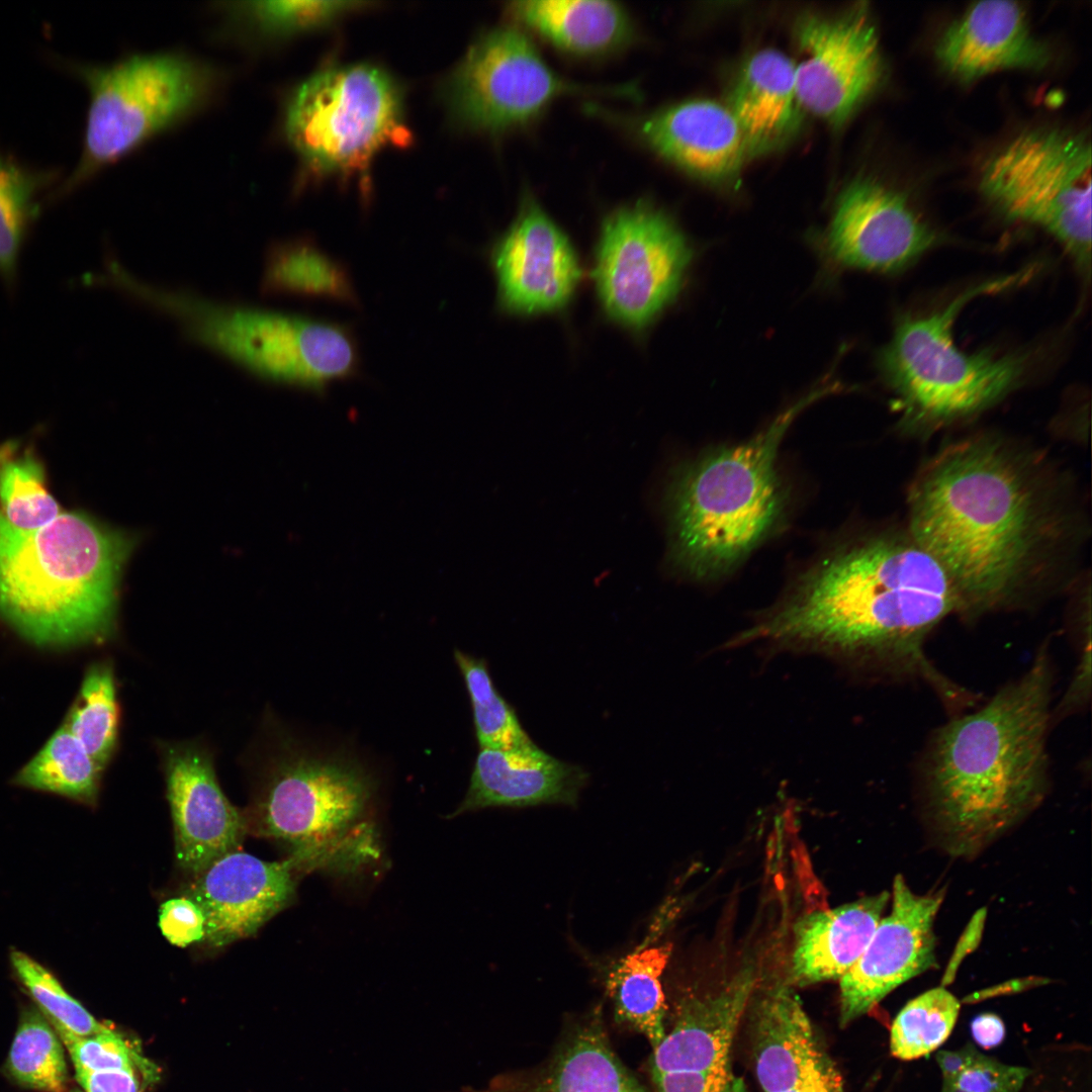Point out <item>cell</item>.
Masks as SVG:
<instances>
[{
    "label": "cell",
    "mask_w": 1092,
    "mask_h": 1092,
    "mask_svg": "<svg viewBox=\"0 0 1092 1092\" xmlns=\"http://www.w3.org/2000/svg\"><path fill=\"white\" fill-rule=\"evenodd\" d=\"M1043 457L1002 438L946 446L908 494V532L947 575L957 613L1018 607L1042 590L1079 524Z\"/></svg>",
    "instance_id": "1"
},
{
    "label": "cell",
    "mask_w": 1092,
    "mask_h": 1092,
    "mask_svg": "<svg viewBox=\"0 0 1092 1092\" xmlns=\"http://www.w3.org/2000/svg\"><path fill=\"white\" fill-rule=\"evenodd\" d=\"M953 587L937 561L906 533H885L837 550L809 569L741 642L815 647L925 675L947 692L924 643L957 613Z\"/></svg>",
    "instance_id": "2"
},
{
    "label": "cell",
    "mask_w": 1092,
    "mask_h": 1092,
    "mask_svg": "<svg viewBox=\"0 0 1092 1092\" xmlns=\"http://www.w3.org/2000/svg\"><path fill=\"white\" fill-rule=\"evenodd\" d=\"M1052 687V663L1042 647L1018 678L932 736L922 784L950 854H976L1043 800Z\"/></svg>",
    "instance_id": "3"
},
{
    "label": "cell",
    "mask_w": 1092,
    "mask_h": 1092,
    "mask_svg": "<svg viewBox=\"0 0 1092 1092\" xmlns=\"http://www.w3.org/2000/svg\"><path fill=\"white\" fill-rule=\"evenodd\" d=\"M130 544L82 514L22 529L0 510V615L38 644L103 638Z\"/></svg>",
    "instance_id": "4"
},
{
    "label": "cell",
    "mask_w": 1092,
    "mask_h": 1092,
    "mask_svg": "<svg viewBox=\"0 0 1092 1092\" xmlns=\"http://www.w3.org/2000/svg\"><path fill=\"white\" fill-rule=\"evenodd\" d=\"M826 380L749 440L717 448L678 468L666 492L671 559L696 578L723 574L777 527L786 492L777 468L780 444L811 403L839 390Z\"/></svg>",
    "instance_id": "5"
},
{
    "label": "cell",
    "mask_w": 1092,
    "mask_h": 1092,
    "mask_svg": "<svg viewBox=\"0 0 1092 1092\" xmlns=\"http://www.w3.org/2000/svg\"><path fill=\"white\" fill-rule=\"evenodd\" d=\"M67 67L85 85L89 104L81 157L60 185L61 195L201 111L223 79L216 67L178 52L134 54L106 65L71 62Z\"/></svg>",
    "instance_id": "6"
},
{
    "label": "cell",
    "mask_w": 1092,
    "mask_h": 1092,
    "mask_svg": "<svg viewBox=\"0 0 1092 1092\" xmlns=\"http://www.w3.org/2000/svg\"><path fill=\"white\" fill-rule=\"evenodd\" d=\"M1023 276L981 283L938 310L899 321L879 365L908 422L934 426L964 419L995 404L1018 385L1026 368L1024 356L986 350L966 353L956 345L953 325L970 300L1002 290Z\"/></svg>",
    "instance_id": "7"
},
{
    "label": "cell",
    "mask_w": 1092,
    "mask_h": 1092,
    "mask_svg": "<svg viewBox=\"0 0 1092 1092\" xmlns=\"http://www.w3.org/2000/svg\"><path fill=\"white\" fill-rule=\"evenodd\" d=\"M372 782L355 761L294 753L275 764L255 808V831L290 848L296 870L351 868L377 853L365 812Z\"/></svg>",
    "instance_id": "8"
},
{
    "label": "cell",
    "mask_w": 1092,
    "mask_h": 1092,
    "mask_svg": "<svg viewBox=\"0 0 1092 1092\" xmlns=\"http://www.w3.org/2000/svg\"><path fill=\"white\" fill-rule=\"evenodd\" d=\"M979 189L1003 215L1041 228L1090 269L1091 145L1083 133H1019L982 165Z\"/></svg>",
    "instance_id": "9"
},
{
    "label": "cell",
    "mask_w": 1092,
    "mask_h": 1092,
    "mask_svg": "<svg viewBox=\"0 0 1092 1092\" xmlns=\"http://www.w3.org/2000/svg\"><path fill=\"white\" fill-rule=\"evenodd\" d=\"M283 126L300 159L322 171L356 168L403 138L396 87L365 65L330 69L301 83L288 99Z\"/></svg>",
    "instance_id": "10"
},
{
    "label": "cell",
    "mask_w": 1092,
    "mask_h": 1092,
    "mask_svg": "<svg viewBox=\"0 0 1092 1092\" xmlns=\"http://www.w3.org/2000/svg\"><path fill=\"white\" fill-rule=\"evenodd\" d=\"M568 94L637 96L632 86H588L565 79L522 29L510 25L490 30L471 47L452 85L460 117L491 131L527 124Z\"/></svg>",
    "instance_id": "11"
},
{
    "label": "cell",
    "mask_w": 1092,
    "mask_h": 1092,
    "mask_svg": "<svg viewBox=\"0 0 1092 1092\" xmlns=\"http://www.w3.org/2000/svg\"><path fill=\"white\" fill-rule=\"evenodd\" d=\"M692 249L673 220L638 201L604 221L595 279L606 310L635 328L649 323L680 290Z\"/></svg>",
    "instance_id": "12"
},
{
    "label": "cell",
    "mask_w": 1092,
    "mask_h": 1092,
    "mask_svg": "<svg viewBox=\"0 0 1092 1092\" xmlns=\"http://www.w3.org/2000/svg\"><path fill=\"white\" fill-rule=\"evenodd\" d=\"M802 108L838 125L879 86L884 75L876 27L866 6L837 16L807 14L795 28Z\"/></svg>",
    "instance_id": "13"
},
{
    "label": "cell",
    "mask_w": 1092,
    "mask_h": 1092,
    "mask_svg": "<svg viewBox=\"0 0 1092 1092\" xmlns=\"http://www.w3.org/2000/svg\"><path fill=\"white\" fill-rule=\"evenodd\" d=\"M936 241L902 193L858 178L840 193L823 247L836 266L889 273L913 263Z\"/></svg>",
    "instance_id": "14"
},
{
    "label": "cell",
    "mask_w": 1092,
    "mask_h": 1092,
    "mask_svg": "<svg viewBox=\"0 0 1092 1092\" xmlns=\"http://www.w3.org/2000/svg\"><path fill=\"white\" fill-rule=\"evenodd\" d=\"M943 892L917 895L901 875L893 883L891 913L840 978V1022L869 1012L895 988L935 965L933 923Z\"/></svg>",
    "instance_id": "15"
},
{
    "label": "cell",
    "mask_w": 1092,
    "mask_h": 1092,
    "mask_svg": "<svg viewBox=\"0 0 1092 1092\" xmlns=\"http://www.w3.org/2000/svg\"><path fill=\"white\" fill-rule=\"evenodd\" d=\"M503 307L532 313L562 307L580 277L566 236L531 196L491 252Z\"/></svg>",
    "instance_id": "16"
},
{
    "label": "cell",
    "mask_w": 1092,
    "mask_h": 1092,
    "mask_svg": "<svg viewBox=\"0 0 1092 1092\" xmlns=\"http://www.w3.org/2000/svg\"><path fill=\"white\" fill-rule=\"evenodd\" d=\"M164 767L176 859L180 868L196 877L219 857L238 849L247 831V820L224 796L212 761L201 748L167 745Z\"/></svg>",
    "instance_id": "17"
},
{
    "label": "cell",
    "mask_w": 1092,
    "mask_h": 1092,
    "mask_svg": "<svg viewBox=\"0 0 1092 1092\" xmlns=\"http://www.w3.org/2000/svg\"><path fill=\"white\" fill-rule=\"evenodd\" d=\"M294 870L290 858L266 861L238 849L212 862L184 895L204 914V940L221 947L255 934L292 900Z\"/></svg>",
    "instance_id": "18"
},
{
    "label": "cell",
    "mask_w": 1092,
    "mask_h": 1092,
    "mask_svg": "<svg viewBox=\"0 0 1092 1092\" xmlns=\"http://www.w3.org/2000/svg\"><path fill=\"white\" fill-rule=\"evenodd\" d=\"M757 985L754 966H743L719 987L687 991L675 1002L671 1026L653 1048L651 1074L730 1068V1050Z\"/></svg>",
    "instance_id": "19"
},
{
    "label": "cell",
    "mask_w": 1092,
    "mask_h": 1092,
    "mask_svg": "<svg viewBox=\"0 0 1092 1092\" xmlns=\"http://www.w3.org/2000/svg\"><path fill=\"white\" fill-rule=\"evenodd\" d=\"M940 67L962 82L1002 70H1042L1050 46L1031 31L1026 10L1014 1L972 4L940 34L934 49Z\"/></svg>",
    "instance_id": "20"
},
{
    "label": "cell",
    "mask_w": 1092,
    "mask_h": 1092,
    "mask_svg": "<svg viewBox=\"0 0 1092 1092\" xmlns=\"http://www.w3.org/2000/svg\"><path fill=\"white\" fill-rule=\"evenodd\" d=\"M629 124L657 155L707 180L735 175L748 150L729 107L708 99L673 104L630 118Z\"/></svg>",
    "instance_id": "21"
},
{
    "label": "cell",
    "mask_w": 1092,
    "mask_h": 1092,
    "mask_svg": "<svg viewBox=\"0 0 1092 1092\" xmlns=\"http://www.w3.org/2000/svg\"><path fill=\"white\" fill-rule=\"evenodd\" d=\"M755 1074L763 1092H786L840 1078L790 984H775L755 1001Z\"/></svg>",
    "instance_id": "22"
},
{
    "label": "cell",
    "mask_w": 1092,
    "mask_h": 1092,
    "mask_svg": "<svg viewBox=\"0 0 1092 1092\" xmlns=\"http://www.w3.org/2000/svg\"><path fill=\"white\" fill-rule=\"evenodd\" d=\"M580 765L547 753L536 743L515 749H480L466 796L454 816L490 807H575L587 785Z\"/></svg>",
    "instance_id": "23"
},
{
    "label": "cell",
    "mask_w": 1092,
    "mask_h": 1092,
    "mask_svg": "<svg viewBox=\"0 0 1092 1092\" xmlns=\"http://www.w3.org/2000/svg\"><path fill=\"white\" fill-rule=\"evenodd\" d=\"M889 898L884 891L802 916L794 927L790 985L840 979L862 954Z\"/></svg>",
    "instance_id": "24"
},
{
    "label": "cell",
    "mask_w": 1092,
    "mask_h": 1092,
    "mask_svg": "<svg viewBox=\"0 0 1092 1092\" xmlns=\"http://www.w3.org/2000/svg\"><path fill=\"white\" fill-rule=\"evenodd\" d=\"M647 1092L615 1054L600 1008L568 1033L552 1058L524 1079L494 1080L490 1092Z\"/></svg>",
    "instance_id": "25"
},
{
    "label": "cell",
    "mask_w": 1092,
    "mask_h": 1092,
    "mask_svg": "<svg viewBox=\"0 0 1092 1092\" xmlns=\"http://www.w3.org/2000/svg\"><path fill=\"white\" fill-rule=\"evenodd\" d=\"M728 107L748 149L760 151L785 142L802 120L795 62L771 49L755 53L742 66Z\"/></svg>",
    "instance_id": "26"
},
{
    "label": "cell",
    "mask_w": 1092,
    "mask_h": 1092,
    "mask_svg": "<svg viewBox=\"0 0 1092 1092\" xmlns=\"http://www.w3.org/2000/svg\"><path fill=\"white\" fill-rule=\"evenodd\" d=\"M510 15L561 51L596 56L623 47L633 35L626 10L608 0H518Z\"/></svg>",
    "instance_id": "27"
},
{
    "label": "cell",
    "mask_w": 1092,
    "mask_h": 1092,
    "mask_svg": "<svg viewBox=\"0 0 1092 1092\" xmlns=\"http://www.w3.org/2000/svg\"><path fill=\"white\" fill-rule=\"evenodd\" d=\"M670 952L669 943L641 946L623 958L606 982L616 1017L644 1035L652 1049L666 1030L667 1005L661 976Z\"/></svg>",
    "instance_id": "28"
},
{
    "label": "cell",
    "mask_w": 1092,
    "mask_h": 1092,
    "mask_svg": "<svg viewBox=\"0 0 1092 1092\" xmlns=\"http://www.w3.org/2000/svg\"><path fill=\"white\" fill-rule=\"evenodd\" d=\"M261 291L325 298L352 306L359 303L347 268L307 240L277 243L269 249Z\"/></svg>",
    "instance_id": "29"
},
{
    "label": "cell",
    "mask_w": 1092,
    "mask_h": 1092,
    "mask_svg": "<svg viewBox=\"0 0 1092 1092\" xmlns=\"http://www.w3.org/2000/svg\"><path fill=\"white\" fill-rule=\"evenodd\" d=\"M101 770L81 742L64 726L18 772L16 783L91 803L96 799Z\"/></svg>",
    "instance_id": "30"
},
{
    "label": "cell",
    "mask_w": 1092,
    "mask_h": 1092,
    "mask_svg": "<svg viewBox=\"0 0 1092 1092\" xmlns=\"http://www.w3.org/2000/svg\"><path fill=\"white\" fill-rule=\"evenodd\" d=\"M55 171L30 168L0 152V274L11 276L27 228L38 212V195Z\"/></svg>",
    "instance_id": "31"
},
{
    "label": "cell",
    "mask_w": 1092,
    "mask_h": 1092,
    "mask_svg": "<svg viewBox=\"0 0 1092 1092\" xmlns=\"http://www.w3.org/2000/svg\"><path fill=\"white\" fill-rule=\"evenodd\" d=\"M454 658L470 698L479 748L509 750L535 743L496 690L486 661L461 650L454 651Z\"/></svg>",
    "instance_id": "32"
},
{
    "label": "cell",
    "mask_w": 1092,
    "mask_h": 1092,
    "mask_svg": "<svg viewBox=\"0 0 1092 1092\" xmlns=\"http://www.w3.org/2000/svg\"><path fill=\"white\" fill-rule=\"evenodd\" d=\"M7 1067L21 1085L63 1092L68 1080L64 1050L55 1029L34 1008L22 1012L11 1044Z\"/></svg>",
    "instance_id": "33"
},
{
    "label": "cell",
    "mask_w": 1092,
    "mask_h": 1092,
    "mask_svg": "<svg viewBox=\"0 0 1092 1092\" xmlns=\"http://www.w3.org/2000/svg\"><path fill=\"white\" fill-rule=\"evenodd\" d=\"M65 726L103 769L114 750L118 728V706L110 665L96 664L88 670Z\"/></svg>",
    "instance_id": "34"
},
{
    "label": "cell",
    "mask_w": 1092,
    "mask_h": 1092,
    "mask_svg": "<svg viewBox=\"0 0 1092 1092\" xmlns=\"http://www.w3.org/2000/svg\"><path fill=\"white\" fill-rule=\"evenodd\" d=\"M959 1012V1000L944 987L933 988L915 997L892 1023V1055L910 1061L934 1052L951 1033Z\"/></svg>",
    "instance_id": "35"
},
{
    "label": "cell",
    "mask_w": 1092,
    "mask_h": 1092,
    "mask_svg": "<svg viewBox=\"0 0 1092 1092\" xmlns=\"http://www.w3.org/2000/svg\"><path fill=\"white\" fill-rule=\"evenodd\" d=\"M355 4L346 1H238L223 3L220 10L234 28L259 41L316 25Z\"/></svg>",
    "instance_id": "36"
},
{
    "label": "cell",
    "mask_w": 1092,
    "mask_h": 1092,
    "mask_svg": "<svg viewBox=\"0 0 1092 1092\" xmlns=\"http://www.w3.org/2000/svg\"><path fill=\"white\" fill-rule=\"evenodd\" d=\"M0 510L11 524L22 529L43 527L61 514L46 488L40 465L30 455L1 463Z\"/></svg>",
    "instance_id": "37"
},
{
    "label": "cell",
    "mask_w": 1092,
    "mask_h": 1092,
    "mask_svg": "<svg viewBox=\"0 0 1092 1092\" xmlns=\"http://www.w3.org/2000/svg\"><path fill=\"white\" fill-rule=\"evenodd\" d=\"M10 960L16 976L48 1019L80 1036L96 1034L108 1027L97 1021L37 961L19 950L12 951Z\"/></svg>",
    "instance_id": "38"
},
{
    "label": "cell",
    "mask_w": 1092,
    "mask_h": 1092,
    "mask_svg": "<svg viewBox=\"0 0 1092 1092\" xmlns=\"http://www.w3.org/2000/svg\"><path fill=\"white\" fill-rule=\"evenodd\" d=\"M48 1020L67 1048L76 1071L135 1070L157 1076L155 1066L111 1028L80 1036L60 1023Z\"/></svg>",
    "instance_id": "39"
},
{
    "label": "cell",
    "mask_w": 1092,
    "mask_h": 1092,
    "mask_svg": "<svg viewBox=\"0 0 1092 1092\" xmlns=\"http://www.w3.org/2000/svg\"><path fill=\"white\" fill-rule=\"evenodd\" d=\"M1030 1075L1025 1067L1012 1066L978 1053L973 1062L949 1083L967 1092H1019Z\"/></svg>",
    "instance_id": "40"
},
{
    "label": "cell",
    "mask_w": 1092,
    "mask_h": 1092,
    "mask_svg": "<svg viewBox=\"0 0 1092 1092\" xmlns=\"http://www.w3.org/2000/svg\"><path fill=\"white\" fill-rule=\"evenodd\" d=\"M158 924L163 936L173 945L188 946L204 940L205 917L200 907L186 896L171 898L159 909Z\"/></svg>",
    "instance_id": "41"
},
{
    "label": "cell",
    "mask_w": 1092,
    "mask_h": 1092,
    "mask_svg": "<svg viewBox=\"0 0 1092 1092\" xmlns=\"http://www.w3.org/2000/svg\"><path fill=\"white\" fill-rule=\"evenodd\" d=\"M657 1092H746L731 1068L710 1072L651 1074Z\"/></svg>",
    "instance_id": "42"
},
{
    "label": "cell",
    "mask_w": 1092,
    "mask_h": 1092,
    "mask_svg": "<svg viewBox=\"0 0 1092 1092\" xmlns=\"http://www.w3.org/2000/svg\"><path fill=\"white\" fill-rule=\"evenodd\" d=\"M156 1077L135 1070L76 1071L85 1092H143L146 1083Z\"/></svg>",
    "instance_id": "43"
},
{
    "label": "cell",
    "mask_w": 1092,
    "mask_h": 1092,
    "mask_svg": "<svg viewBox=\"0 0 1092 1092\" xmlns=\"http://www.w3.org/2000/svg\"><path fill=\"white\" fill-rule=\"evenodd\" d=\"M971 1033L983 1049H993L999 1045L1005 1036L1003 1020L994 1013H982L977 1015L971 1022Z\"/></svg>",
    "instance_id": "44"
},
{
    "label": "cell",
    "mask_w": 1092,
    "mask_h": 1092,
    "mask_svg": "<svg viewBox=\"0 0 1092 1092\" xmlns=\"http://www.w3.org/2000/svg\"><path fill=\"white\" fill-rule=\"evenodd\" d=\"M979 1051L972 1043L954 1051H939L936 1062L940 1068L943 1083L954 1081L973 1062Z\"/></svg>",
    "instance_id": "45"
},
{
    "label": "cell",
    "mask_w": 1092,
    "mask_h": 1092,
    "mask_svg": "<svg viewBox=\"0 0 1092 1092\" xmlns=\"http://www.w3.org/2000/svg\"><path fill=\"white\" fill-rule=\"evenodd\" d=\"M975 919H976V921H973L969 925V928L966 930V932L963 935V939H962L961 943L959 944V946L957 947V949L954 951L953 958H952V960H951V962L949 964V969H948L947 973L945 974L944 983H947L948 980L952 978V976L954 974V970L957 969L958 965L960 964V962L962 961L964 956L968 951L972 950V947L976 946L978 940L980 939V933L982 931V924H983L982 915H980V914L976 915Z\"/></svg>",
    "instance_id": "46"
},
{
    "label": "cell",
    "mask_w": 1092,
    "mask_h": 1092,
    "mask_svg": "<svg viewBox=\"0 0 1092 1092\" xmlns=\"http://www.w3.org/2000/svg\"><path fill=\"white\" fill-rule=\"evenodd\" d=\"M786 1092H843V1083L840 1077L834 1080L816 1082Z\"/></svg>",
    "instance_id": "47"
},
{
    "label": "cell",
    "mask_w": 1092,
    "mask_h": 1092,
    "mask_svg": "<svg viewBox=\"0 0 1092 1092\" xmlns=\"http://www.w3.org/2000/svg\"><path fill=\"white\" fill-rule=\"evenodd\" d=\"M941 1092H967L953 1083H943Z\"/></svg>",
    "instance_id": "48"
},
{
    "label": "cell",
    "mask_w": 1092,
    "mask_h": 1092,
    "mask_svg": "<svg viewBox=\"0 0 1092 1092\" xmlns=\"http://www.w3.org/2000/svg\"><path fill=\"white\" fill-rule=\"evenodd\" d=\"M70 1092H81V1091H78V1090H73V1091H70Z\"/></svg>",
    "instance_id": "49"
}]
</instances>
